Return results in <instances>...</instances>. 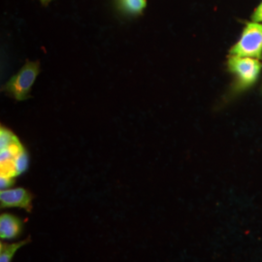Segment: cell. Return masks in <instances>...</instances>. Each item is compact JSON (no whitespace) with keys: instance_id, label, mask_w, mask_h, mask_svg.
<instances>
[{"instance_id":"cell-1","label":"cell","mask_w":262,"mask_h":262,"mask_svg":"<svg viewBox=\"0 0 262 262\" xmlns=\"http://www.w3.org/2000/svg\"><path fill=\"white\" fill-rule=\"evenodd\" d=\"M231 56L262 57V24L256 21L248 23L239 40L229 50Z\"/></svg>"},{"instance_id":"cell-2","label":"cell","mask_w":262,"mask_h":262,"mask_svg":"<svg viewBox=\"0 0 262 262\" xmlns=\"http://www.w3.org/2000/svg\"><path fill=\"white\" fill-rule=\"evenodd\" d=\"M39 72L40 66L37 61H27L19 72L13 76L3 86V91L16 100L20 101L28 99Z\"/></svg>"},{"instance_id":"cell-3","label":"cell","mask_w":262,"mask_h":262,"mask_svg":"<svg viewBox=\"0 0 262 262\" xmlns=\"http://www.w3.org/2000/svg\"><path fill=\"white\" fill-rule=\"evenodd\" d=\"M227 66L229 71L237 78V82L241 88H248L254 84L262 68L257 58L231 55L228 57Z\"/></svg>"},{"instance_id":"cell-4","label":"cell","mask_w":262,"mask_h":262,"mask_svg":"<svg viewBox=\"0 0 262 262\" xmlns=\"http://www.w3.org/2000/svg\"><path fill=\"white\" fill-rule=\"evenodd\" d=\"M32 194L24 187L8 188L0 191V207L2 209L19 208L30 212L32 209Z\"/></svg>"},{"instance_id":"cell-5","label":"cell","mask_w":262,"mask_h":262,"mask_svg":"<svg viewBox=\"0 0 262 262\" xmlns=\"http://www.w3.org/2000/svg\"><path fill=\"white\" fill-rule=\"evenodd\" d=\"M24 228V223L18 216L8 213L0 215V238L12 240L19 237Z\"/></svg>"},{"instance_id":"cell-6","label":"cell","mask_w":262,"mask_h":262,"mask_svg":"<svg viewBox=\"0 0 262 262\" xmlns=\"http://www.w3.org/2000/svg\"><path fill=\"white\" fill-rule=\"evenodd\" d=\"M29 238L16 243H0V262H12L13 257L20 248L29 243Z\"/></svg>"},{"instance_id":"cell-7","label":"cell","mask_w":262,"mask_h":262,"mask_svg":"<svg viewBox=\"0 0 262 262\" xmlns=\"http://www.w3.org/2000/svg\"><path fill=\"white\" fill-rule=\"evenodd\" d=\"M119 9L127 15H139L147 6V0H117Z\"/></svg>"},{"instance_id":"cell-8","label":"cell","mask_w":262,"mask_h":262,"mask_svg":"<svg viewBox=\"0 0 262 262\" xmlns=\"http://www.w3.org/2000/svg\"><path fill=\"white\" fill-rule=\"evenodd\" d=\"M14 182H15V178L1 175V177H0V188H1V190L11 188V187L14 185Z\"/></svg>"},{"instance_id":"cell-9","label":"cell","mask_w":262,"mask_h":262,"mask_svg":"<svg viewBox=\"0 0 262 262\" xmlns=\"http://www.w3.org/2000/svg\"><path fill=\"white\" fill-rule=\"evenodd\" d=\"M252 19H253V21L262 24V1L260 2V4L254 10L253 16H252Z\"/></svg>"},{"instance_id":"cell-10","label":"cell","mask_w":262,"mask_h":262,"mask_svg":"<svg viewBox=\"0 0 262 262\" xmlns=\"http://www.w3.org/2000/svg\"><path fill=\"white\" fill-rule=\"evenodd\" d=\"M41 1V3L43 4V5H48L52 0H40Z\"/></svg>"}]
</instances>
